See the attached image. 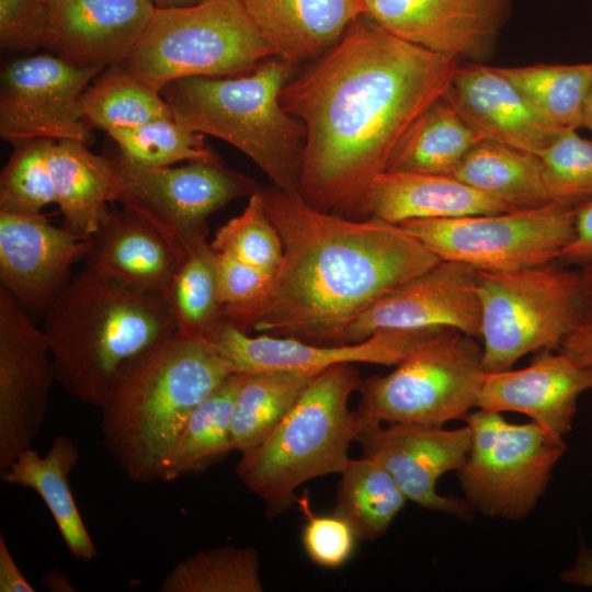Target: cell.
I'll return each mask as SVG.
<instances>
[{
    "instance_id": "cell-1",
    "label": "cell",
    "mask_w": 592,
    "mask_h": 592,
    "mask_svg": "<svg viewBox=\"0 0 592 592\" xmlns=\"http://www.w3.org/2000/svg\"><path fill=\"white\" fill-rule=\"evenodd\" d=\"M459 59L400 39L368 15L280 92L306 139L300 197L365 218L369 189L411 124L449 88Z\"/></svg>"
},
{
    "instance_id": "cell-2",
    "label": "cell",
    "mask_w": 592,
    "mask_h": 592,
    "mask_svg": "<svg viewBox=\"0 0 592 592\" xmlns=\"http://www.w3.org/2000/svg\"><path fill=\"white\" fill-rule=\"evenodd\" d=\"M262 192L283 258L263 296L232 323L247 333L343 344L374 303L441 260L401 225L322 212L274 185Z\"/></svg>"
},
{
    "instance_id": "cell-3",
    "label": "cell",
    "mask_w": 592,
    "mask_h": 592,
    "mask_svg": "<svg viewBox=\"0 0 592 592\" xmlns=\"http://www.w3.org/2000/svg\"><path fill=\"white\" fill-rule=\"evenodd\" d=\"M235 372L206 339L178 334L135 358L99 408L103 443L134 482L160 479L193 410Z\"/></svg>"
},
{
    "instance_id": "cell-4",
    "label": "cell",
    "mask_w": 592,
    "mask_h": 592,
    "mask_svg": "<svg viewBox=\"0 0 592 592\" xmlns=\"http://www.w3.org/2000/svg\"><path fill=\"white\" fill-rule=\"evenodd\" d=\"M44 317L56 382L96 408L135 358L177 334L161 295L127 288L87 267Z\"/></svg>"
},
{
    "instance_id": "cell-5",
    "label": "cell",
    "mask_w": 592,
    "mask_h": 592,
    "mask_svg": "<svg viewBox=\"0 0 592 592\" xmlns=\"http://www.w3.org/2000/svg\"><path fill=\"white\" fill-rule=\"evenodd\" d=\"M293 73L294 65L271 57L242 75L169 82L161 94L179 124L230 144L275 187L300 196L306 132L280 102V92Z\"/></svg>"
},
{
    "instance_id": "cell-6",
    "label": "cell",
    "mask_w": 592,
    "mask_h": 592,
    "mask_svg": "<svg viewBox=\"0 0 592 592\" xmlns=\"http://www.w3.org/2000/svg\"><path fill=\"white\" fill-rule=\"evenodd\" d=\"M361 384L354 364L323 369L274 431L241 453L237 477L274 513L288 508L304 482L343 471L362 422L358 410L349 409L350 397Z\"/></svg>"
},
{
    "instance_id": "cell-7",
    "label": "cell",
    "mask_w": 592,
    "mask_h": 592,
    "mask_svg": "<svg viewBox=\"0 0 592 592\" xmlns=\"http://www.w3.org/2000/svg\"><path fill=\"white\" fill-rule=\"evenodd\" d=\"M275 57L240 0H204L156 8L127 56L117 65L161 91L192 77L249 72Z\"/></svg>"
},
{
    "instance_id": "cell-8",
    "label": "cell",
    "mask_w": 592,
    "mask_h": 592,
    "mask_svg": "<svg viewBox=\"0 0 592 592\" xmlns=\"http://www.w3.org/2000/svg\"><path fill=\"white\" fill-rule=\"evenodd\" d=\"M480 340L486 373L522 356L558 349L581 312L578 270L559 261L512 271L477 270Z\"/></svg>"
},
{
    "instance_id": "cell-9",
    "label": "cell",
    "mask_w": 592,
    "mask_h": 592,
    "mask_svg": "<svg viewBox=\"0 0 592 592\" xmlns=\"http://www.w3.org/2000/svg\"><path fill=\"white\" fill-rule=\"evenodd\" d=\"M395 369L360 386L358 412L380 422L442 426L477 408L486 375L475 337L442 328Z\"/></svg>"
},
{
    "instance_id": "cell-10",
    "label": "cell",
    "mask_w": 592,
    "mask_h": 592,
    "mask_svg": "<svg viewBox=\"0 0 592 592\" xmlns=\"http://www.w3.org/2000/svg\"><path fill=\"white\" fill-rule=\"evenodd\" d=\"M465 421L471 444L458 470L466 499L493 517L526 516L544 493L566 444L535 422L515 424L479 409Z\"/></svg>"
},
{
    "instance_id": "cell-11",
    "label": "cell",
    "mask_w": 592,
    "mask_h": 592,
    "mask_svg": "<svg viewBox=\"0 0 592 592\" xmlns=\"http://www.w3.org/2000/svg\"><path fill=\"white\" fill-rule=\"evenodd\" d=\"M115 202L153 227L181 260L207 241V219L230 202L259 190L255 181L219 159L147 168L113 158Z\"/></svg>"
},
{
    "instance_id": "cell-12",
    "label": "cell",
    "mask_w": 592,
    "mask_h": 592,
    "mask_svg": "<svg viewBox=\"0 0 592 592\" xmlns=\"http://www.w3.org/2000/svg\"><path fill=\"white\" fill-rule=\"evenodd\" d=\"M576 207L558 202L493 214L413 219L399 225L441 260L512 271L560 261L574 232Z\"/></svg>"
},
{
    "instance_id": "cell-13",
    "label": "cell",
    "mask_w": 592,
    "mask_h": 592,
    "mask_svg": "<svg viewBox=\"0 0 592 592\" xmlns=\"http://www.w3.org/2000/svg\"><path fill=\"white\" fill-rule=\"evenodd\" d=\"M76 66L53 54L7 65L0 80V136L13 146L39 138L89 144L92 134L81 95L103 70Z\"/></svg>"
},
{
    "instance_id": "cell-14",
    "label": "cell",
    "mask_w": 592,
    "mask_h": 592,
    "mask_svg": "<svg viewBox=\"0 0 592 592\" xmlns=\"http://www.w3.org/2000/svg\"><path fill=\"white\" fill-rule=\"evenodd\" d=\"M55 379L44 330L0 287V473L32 443L48 410Z\"/></svg>"
},
{
    "instance_id": "cell-15",
    "label": "cell",
    "mask_w": 592,
    "mask_h": 592,
    "mask_svg": "<svg viewBox=\"0 0 592 592\" xmlns=\"http://www.w3.org/2000/svg\"><path fill=\"white\" fill-rule=\"evenodd\" d=\"M364 456L382 464L408 500L428 510L466 516L458 500L440 494L441 476L459 470L468 456L471 432L468 425L455 430L442 426L382 422L362 415L356 437Z\"/></svg>"
},
{
    "instance_id": "cell-16",
    "label": "cell",
    "mask_w": 592,
    "mask_h": 592,
    "mask_svg": "<svg viewBox=\"0 0 592 592\" xmlns=\"http://www.w3.org/2000/svg\"><path fill=\"white\" fill-rule=\"evenodd\" d=\"M440 329H382L358 342L321 345L264 333L251 335L223 319L206 340L215 344L235 373H320L341 364L397 365Z\"/></svg>"
},
{
    "instance_id": "cell-17",
    "label": "cell",
    "mask_w": 592,
    "mask_h": 592,
    "mask_svg": "<svg viewBox=\"0 0 592 592\" xmlns=\"http://www.w3.org/2000/svg\"><path fill=\"white\" fill-rule=\"evenodd\" d=\"M477 270L452 260L401 283L365 310L348 329L344 343L382 329L449 328L480 338Z\"/></svg>"
},
{
    "instance_id": "cell-18",
    "label": "cell",
    "mask_w": 592,
    "mask_h": 592,
    "mask_svg": "<svg viewBox=\"0 0 592 592\" xmlns=\"http://www.w3.org/2000/svg\"><path fill=\"white\" fill-rule=\"evenodd\" d=\"M366 15L394 36L459 59L483 55L508 21L510 0H364Z\"/></svg>"
},
{
    "instance_id": "cell-19",
    "label": "cell",
    "mask_w": 592,
    "mask_h": 592,
    "mask_svg": "<svg viewBox=\"0 0 592 592\" xmlns=\"http://www.w3.org/2000/svg\"><path fill=\"white\" fill-rule=\"evenodd\" d=\"M88 248L89 238L54 226L42 214L0 212L1 286L22 307L45 315Z\"/></svg>"
},
{
    "instance_id": "cell-20",
    "label": "cell",
    "mask_w": 592,
    "mask_h": 592,
    "mask_svg": "<svg viewBox=\"0 0 592 592\" xmlns=\"http://www.w3.org/2000/svg\"><path fill=\"white\" fill-rule=\"evenodd\" d=\"M554 350L537 351L524 368L486 373L477 408L525 414L562 440L571 429L578 398L592 389V369Z\"/></svg>"
},
{
    "instance_id": "cell-21",
    "label": "cell",
    "mask_w": 592,
    "mask_h": 592,
    "mask_svg": "<svg viewBox=\"0 0 592 592\" xmlns=\"http://www.w3.org/2000/svg\"><path fill=\"white\" fill-rule=\"evenodd\" d=\"M43 48L76 66L119 64L147 27L150 0H47Z\"/></svg>"
},
{
    "instance_id": "cell-22",
    "label": "cell",
    "mask_w": 592,
    "mask_h": 592,
    "mask_svg": "<svg viewBox=\"0 0 592 592\" xmlns=\"http://www.w3.org/2000/svg\"><path fill=\"white\" fill-rule=\"evenodd\" d=\"M444 96L482 139L537 156L562 132L497 67L458 66Z\"/></svg>"
},
{
    "instance_id": "cell-23",
    "label": "cell",
    "mask_w": 592,
    "mask_h": 592,
    "mask_svg": "<svg viewBox=\"0 0 592 592\" xmlns=\"http://www.w3.org/2000/svg\"><path fill=\"white\" fill-rule=\"evenodd\" d=\"M90 271L127 288L162 295L180 259L166 239L128 208L111 210L89 238Z\"/></svg>"
},
{
    "instance_id": "cell-24",
    "label": "cell",
    "mask_w": 592,
    "mask_h": 592,
    "mask_svg": "<svg viewBox=\"0 0 592 592\" xmlns=\"http://www.w3.org/2000/svg\"><path fill=\"white\" fill-rule=\"evenodd\" d=\"M275 57L299 65L333 47L366 13L364 0H240Z\"/></svg>"
},
{
    "instance_id": "cell-25",
    "label": "cell",
    "mask_w": 592,
    "mask_h": 592,
    "mask_svg": "<svg viewBox=\"0 0 592 592\" xmlns=\"http://www.w3.org/2000/svg\"><path fill=\"white\" fill-rule=\"evenodd\" d=\"M511 210L451 174L386 170L373 182L366 215L391 224Z\"/></svg>"
},
{
    "instance_id": "cell-26",
    "label": "cell",
    "mask_w": 592,
    "mask_h": 592,
    "mask_svg": "<svg viewBox=\"0 0 592 592\" xmlns=\"http://www.w3.org/2000/svg\"><path fill=\"white\" fill-rule=\"evenodd\" d=\"M48 166L64 227L90 238L110 214L115 202L113 160L90 151L78 140H57L50 147Z\"/></svg>"
},
{
    "instance_id": "cell-27",
    "label": "cell",
    "mask_w": 592,
    "mask_h": 592,
    "mask_svg": "<svg viewBox=\"0 0 592 592\" xmlns=\"http://www.w3.org/2000/svg\"><path fill=\"white\" fill-rule=\"evenodd\" d=\"M79 457L75 441L58 435L45 455H39L32 447L22 452L1 473V479L5 483L35 491L49 510L71 555L82 561H91L96 556V549L69 485V475Z\"/></svg>"
},
{
    "instance_id": "cell-28",
    "label": "cell",
    "mask_w": 592,
    "mask_h": 592,
    "mask_svg": "<svg viewBox=\"0 0 592 592\" xmlns=\"http://www.w3.org/2000/svg\"><path fill=\"white\" fill-rule=\"evenodd\" d=\"M451 175L511 210L551 202L539 156L492 140L477 143Z\"/></svg>"
},
{
    "instance_id": "cell-29",
    "label": "cell",
    "mask_w": 592,
    "mask_h": 592,
    "mask_svg": "<svg viewBox=\"0 0 592 592\" xmlns=\"http://www.w3.org/2000/svg\"><path fill=\"white\" fill-rule=\"evenodd\" d=\"M480 140V135L442 96L411 124L386 170L452 174Z\"/></svg>"
},
{
    "instance_id": "cell-30",
    "label": "cell",
    "mask_w": 592,
    "mask_h": 592,
    "mask_svg": "<svg viewBox=\"0 0 592 592\" xmlns=\"http://www.w3.org/2000/svg\"><path fill=\"white\" fill-rule=\"evenodd\" d=\"M242 376L229 375L193 410L162 463L159 480L200 474L234 451L231 411Z\"/></svg>"
},
{
    "instance_id": "cell-31",
    "label": "cell",
    "mask_w": 592,
    "mask_h": 592,
    "mask_svg": "<svg viewBox=\"0 0 592 592\" xmlns=\"http://www.w3.org/2000/svg\"><path fill=\"white\" fill-rule=\"evenodd\" d=\"M317 374L295 369L243 373L231 411L234 451L243 453L261 444Z\"/></svg>"
},
{
    "instance_id": "cell-32",
    "label": "cell",
    "mask_w": 592,
    "mask_h": 592,
    "mask_svg": "<svg viewBox=\"0 0 592 592\" xmlns=\"http://www.w3.org/2000/svg\"><path fill=\"white\" fill-rule=\"evenodd\" d=\"M80 102L86 121L107 134L173 118L161 91L119 65L99 75Z\"/></svg>"
},
{
    "instance_id": "cell-33",
    "label": "cell",
    "mask_w": 592,
    "mask_h": 592,
    "mask_svg": "<svg viewBox=\"0 0 592 592\" xmlns=\"http://www.w3.org/2000/svg\"><path fill=\"white\" fill-rule=\"evenodd\" d=\"M161 296L173 317L178 335L208 338L224 319L217 257L210 242L201 243L179 261Z\"/></svg>"
},
{
    "instance_id": "cell-34",
    "label": "cell",
    "mask_w": 592,
    "mask_h": 592,
    "mask_svg": "<svg viewBox=\"0 0 592 592\" xmlns=\"http://www.w3.org/2000/svg\"><path fill=\"white\" fill-rule=\"evenodd\" d=\"M340 475L334 513L351 523L358 539L382 536L408 500L394 477L364 455L351 458Z\"/></svg>"
},
{
    "instance_id": "cell-35",
    "label": "cell",
    "mask_w": 592,
    "mask_h": 592,
    "mask_svg": "<svg viewBox=\"0 0 592 592\" xmlns=\"http://www.w3.org/2000/svg\"><path fill=\"white\" fill-rule=\"evenodd\" d=\"M546 119L561 130L582 128L592 62L497 67Z\"/></svg>"
},
{
    "instance_id": "cell-36",
    "label": "cell",
    "mask_w": 592,
    "mask_h": 592,
    "mask_svg": "<svg viewBox=\"0 0 592 592\" xmlns=\"http://www.w3.org/2000/svg\"><path fill=\"white\" fill-rule=\"evenodd\" d=\"M159 591L262 592L259 554L232 545L197 551L170 570Z\"/></svg>"
},
{
    "instance_id": "cell-37",
    "label": "cell",
    "mask_w": 592,
    "mask_h": 592,
    "mask_svg": "<svg viewBox=\"0 0 592 592\" xmlns=\"http://www.w3.org/2000/svg\"><path fill=\"white\" fill-rule=\"evenodd\" d=\"M109 135L123 158L141 167L161 168L181 161L218 159L206 146L205 135L182 126L174 118H161Z\"/></svg>"
},
{
    "instance_id": "cell-38",
    "label": "cell",
    "mask_w": 592,
    "mask_h": 592,
    "mask_svg": "<svg viewBox=\"0 0 592 592\" xmlns=\"http://www.w3.org/2000/svg\"><path fill=\"white\" fill-rule=\"evenodd\" d=\"M227 254L273 276L283 258V242L267 215L262 189L249 196L244 209L229 219L210 241Z\"/></svg>"
},
{
    "instance_id": "cell-39",
    "label": "cell",
    "mask_w": 592,
    "mask_h": 592,
    "mask_svg": "<svg viewBox=\"0 0 592 592\" xmlns=\"http://www.w3.org/2000/svg\"><path fill=\"white\" fill-rule=\"evenodd\" d=\"M55 140L34 139L14 146L0 178V212L36 215L56 203L48 155Z\"/></svg>"
},
{
    "instance_id": "cell-40",
    "label": "cell",
    "mask_w": 592,
    "mask_h": 592,
    "mask_svg": "<svg viewBox=\"0 0 592 592\" xmlns=\"http://www.w3.org/2000/svg\"><path fill=\"white\" fill-rule=\"evenodd\" d=\"M562 130L539 155L551 202L578 207L592 202V140Z\"/></svg>"
},
{
    "instance_id": "cell-41",
    "label": "cell",
    "mask_w": 592,
    "mask_h": 592,
    "mask_svg": "<svg viewBox=\"0 0 592 592\" xmlns=\"http://www.w3.org/2000/svg\"><path fill=\"white\" fill-rule=\"evenodd\" d=\"M301 533L303 547L309 559L326 569H337L352 557L356 539L355 530L341 515H316L307 511Z\"/></svg>"
},
{
    "instance_id": "cell-42",
    "label": "cell",
    "mask_w": 592,
    "mask_h": 592,
    "mask_svg": "<svg viewBox=\"0 0 592 592\" xmlns=\"http://www.w3.org/2000/svg\"><path fill=\"white\" fill-rule=\"evenodd\" d=\"M216 257L223 318L234 323L263 296L272 276L227 254Z\"/></svg>"
},
{
    "instance_id": "cell-43",
    "label": "cell",
    "mask_w": 592,
    "mask_h": 592,
    "mask_svg": "<svg viewBox=\"0 0 592 592\" xmlns=\"http://www.w3.org/2000/svg\"><path fill=\"white\" fill-rule=\"evenodd\" d=\"M47 22V0H0L1 49L32 53L43 47Z\"/></svg>"
},
{
    "instance_id": "cell-44",
    "label": "cell",
    "mask_w": 592,
    "mask_h": 592,
    "mask_svg": "<svg viewBox=\"0 0 592 592\" xmlns=\"http://www.w3.org/2000/svg\"><path fill=\"white\" fill-rule=\"evenodd\" d=\"M581 312L576 328L559 350L592 369V260L580 265Z\"/></svg>"
},
{
    "instance_id": "cell-45",
    "label": "cell",
    "mask_w": 592,
    "mask_h": 592,
    "mask_svg": "<svg viewBox=\"0 0 592 592\" xmlns=\"http://www.w3.org/2000/svg\"><path fill=\"white\" fill-rule=\"evenodd\" d=\"M592 260V202L576 207L574 232L560 261L581 265Z\"/></svg>"
},
{
    "instance_id": "cell-46",
    "label": "cell",
    "mask_w": 592,
    "mask_h": 592,
    "mask_svg": "<svg viewBox=\"0 0 592 592\" xmlns=\"http://www.w3.org/2000/svg\"><path fill=\"white\" fill-rule=\"evenodd\" d=\"M0 592H34L0 535Z\"/></svg>"
},
{
    "instance_id": "cell-47",
    "label": "cell",
    "mask_w": 592,
    "mask_h": 592,
    "mask_svg": "<svg viewBox=\"0 0 592 592\" xmlns=\"http://www.w3.org/2000/svg\"><path fill=\"white\" fill-rule=\"evenodd\" d=\"M562 580L571 584L592 588V553L582 547L573 566L562 573Z\"/></svg>"
},
{
    "instance_id": "cell-48",
    "label": "cell",
    "mask_w": 592,
    "mask_h": 592,
    "mask_svg": "<svg viewBox=\"0 0 592 592\" xmlns=\"http://www.w3.org/2000/svg\"><path fill=\"white\" fill-rule=\"evenodd\" d=\"M45 587L55 592H72L75 588L60 570H48L43 578Z\"/></svg>"
},
{
    "instance_id": "cell-49",
    "label": "cell",
    "mask_w": 592,
    "mask_h": 592,
    "mask_svg": "<svg viewBox=\"0 0 592 592\" xmlns=\"http://www.w3.org/2000/svg\"><path fill=\"white\" fill-rule=\"evenodd\" d=\"M155 8L170 9L193 5L204 0H150Z\"/></svg>"
},
{
    "instance_id": "cell-50",
    "label": "cell",
    "mask_w": 592,
    "mask_h": 592,
    "mask_svg": "<svg viewBox=\"0 0 592 592\" xmlns=\"http://www.w3.org/2000/svg\"><path fill=\"white\" fill-rule=\"evenodd\" d=\"M582 128H587L592 132V81H591L587 101H585L583 119H582Z\"/></svg>"
}]
</instances>
